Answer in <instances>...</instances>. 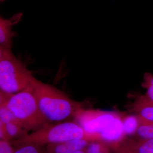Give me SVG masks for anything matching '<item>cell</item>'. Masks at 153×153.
Returning <instances> with one entry per match:
<instances>
[{
    "label": "cell",
    "instance_id": "obj_17",
    "mask_svg": "<svg viewBox=\"0 0 153 153\" xmlns=\"http://www.w3.org/2000/svg\"><path fill=\"white\" fill-rule=\"evenodd\" d=\"M16 149L12 142L0 140V153H14Z\"/></svg>",
    "mask_w": 153,
    "mask_h": 153
},
{
    "label": "cell",
    "instance_id": "obj_4",
    "mask_svg": "<svg viewBox=\"0 0 153 153\" xmlns=\"http://www.w3.org/2000/svg\"><path fill=\"white\" fill-rule=\"evenodd\" d=\"M7 105L29 131H36L49 123L39 109L31 82L20 92L11 94Z\"/></svg>",
    "mask_w": 153,
    "mask_h": 153
},
{
    "label": "cell",
    "instance_id": "obj_14",
    "mask_svg": "<svg viewBox=\"0 0 153 153\" xmlns=\"http://www.w3.org/2000/svg\"><path fill=\"white\" fill-rule=\"evenodd\" d=\"M8 100L5 99H0V120L5 124L8 123L16 118L12 111L7 105Z\"/></svg>",
    "mask_w": 153,
    "mask_h": 153
},
{
    "label": "cell",
    "instance_id": "obj_1",
    "mask_svg": "<svg viewBox=\"0 0 153 153\" xmlns=\"http://www.w3.org/2000/svg\"><path fill=\"white\" fill-rule=\"evenodd\" d=\"M31 83L39 109L49 123H58L75 118L83 109L81 103L72 100L53 85L35 77Z\"/></svg>",
    "mask_w": 153,
    "mask_h": 153
},
{
    "label": "cell",
    "instance_id": "obj_12",
    "mask_svg": "<svg viewBox=\"0 0 153 153\" xmlns=\"http://www.w3.org/2000/svg\"><path fill=\"white\" fill-rule=\"evenodd\" d=\"M14 153H48L46 146H40L36 144L27 143L15 146Z\"/></svg>",
    "mask_w": 153,
    "mask_h": 153
},
{
    "label": "cell",
    "instance_id": "obj_6",
    "mask_svg": "<svg viewBox=\"0 0 153 153\" xmlns=\"http://www.w3.org/2000/svg\"><path fill=\"white\" fill-rule=\"evenodd\" d=\"M117 153H153V138H123L115 144Z\"/></svg>",
    "mask_w": 153,
    "mask_h": 153
},
{
    "label": "cell",
    "instance_id": "obj_9",
    "mask_svg": "<svg viewBox=\"0 0 153 153\" xmlns=\"http://www.w3.org/2000/svg\"><path fill=\"white\" fill-rule=\"evenodd\" d=\"M12 19L0 17V47L12 49L13 33Z\"/></svg>",
    "mask_w": 153,
    "mask_h": 153
},
{
    "label": "cell",
    "instance_id": "obj_16",
    "mask_svg": "<svg viewBox=\"0 0 153 153\" xmlns=\"http://www.w3.org/2000/svg\"><path fill=\"white\" fill-rule=\"evenodd\" d=\"M87 153H110L109 150L103 142H93L86 148Z\"/></svg>",
    "mask_w": 153,
    "mask_h": 153
},
{
    "label": "cell",
    "instance_id": "obj_10",
    "mask_svg": "<svg viewBox=\"0 0 153 153\" xmlns=\"http://www.w3.org/2000/svg\"><path fill=\"white\" fill-rule=\"evenodd\" d=\"M5 125L12 141L21 139L29 134L27 129L16 119L5 124Z\"/></svg>",
    "mask_w": 153,
    "mask_h": 153
},
{
    "label": "cell",
    "instance_id": "obj_15",
    "mask_svg": "<svg viewBox=\"0 0 153 153\" xmlns=\"http://www.w3.org/2000/svg\"><path fill=\"white\" fill-rule=\"evenodd\" d=\"M142 86L147 90L146 93L144 95L145 97L153 102V74L148 72L145 73Z\"/></svg>",
    "mask_w": 153,
    "mask_h": 153
},
{
    "label": "cell",
    "instance_id": "obj_8",
    "mask_svg": "<svg viewBox=\"0 0 153 153\" xmlns=\"http://www.w3.org/2000/svg\"><path fill=\"white\" fill-rule=\"evenodd\" d=\"M140 121L153 122V102L144 95H141L136 100L132 105Z\"/></svg>",
    "mask_w": 153,
    "mask_h": 153
},
{
    "label": "cell",
    "instance_id": "obj_13",
    "mask_svg": "<svg viewBox=\"0 0 153 153\" xmlns=\"http://www.w3.org/2000/svg\"><path fill=\"white\" fill-rule=\"evenodd\" d=\"M135 135L137 138L148 139L153 138V122L140 121Z\"/></svg>",
    "mask_w": 153,
    "mask_h": 153
},
{
    "label": "cell",
    "instance_id": "obj_7",
    "mask_svg": "<svg viewBox=\"0 0 153 153\" xmlns=\"http://www.w3.org/2000/svg\"><path fill=\"white\" fill-rule=\"evenodd\" d=\"M89 141L85 140H73L46 146L48 153H72L87 147Z\"/></svg>",
    "mask_w": 153,
    "mask_h": 153
},
{
    "label": "cell",
    "instance_id": "obj_19",
    "mask_svg": "<svg viewBox=\"0 0 153 153\" xmlns=\"http://www.w3.org/2000/svg\"><path fill=\"white\" fill-rule=\"evenodd\" d=\"M86 148L82 149V150H80L76 151V152H74L72 153H87Z\"/></svg>",
    "mask_w": 153,
    "mask_h": 153
},
{
    "label": "cell",
    "instance_id": "obj_3",
    "mask_svg": "<svg viewBox=\"0 0 153 153\" xmlns=\"http://www.w3.org/2000/svg\"><path fill=\"white\" fill-rule=\"evenodd\" d=\"M32 71L12 49L0 47V90L15 94L24 90L34 78Z\"/></svg>",
    "mask_w": 153,
    "mask_h": 153
},
{
    "label": "cell",
    "instance_id": "obj_2",
    "mask_svg": "<svg viewBox=\"0 0 153 153\" xmlns=\"http://www.w3.org/2000/svg\"><path fill=\"white\" fill-rule=\"evenodd\" d=\"M79 139L88 141L99 140L96 135L86 131L77 123L69 120L47 124L25 137L12 143L15 146L27 143L45 146L49 144Z\"/></svg>",
    "mask_w": 153,
    "mask_h": 153
},
{
    "label": "cell",
    "instance_id": "obj_5",
    "mask_svg": "<svg viewBox=\"0 0 153 153\" xmlns=\"http://www.w3.org/2000/svg\"><path fill=\"white\" fill-rule=\"evenodd\" d=\"M120 115L114 112L99 110H80L76 116L77 123L86 131L96 135H100Z\"/></svg>",
    "mask_w": 153,
    "mask_h": 153
},
{
    "label": "cell",
    "instance_id": "obj_11",
    "mask_svg": "<svg viewBox=\"0 0 153 153\" xmlns=\"http://www.w3.org/2000/svg\"><path fill=\"white\" fill-rule=\"evenodd\" d=\"M124 131L126 136L135 134L140 125V120L136 115H122Z\"/></svg>",
    "mask_w": 153,
    "mask_h": 153
},
{
    "label": "cell",
    "instance_id": "obj_18",
    "mask_svg": "<svg viewBox=\"0 0 153 153\" xmlns=\"http://www.w3.org/2000/svg\"><path fill=\"white\" fill-rule=\"evenodd\" d=\"M0 140L12 141V139L6 128L5 124L1 120H0Z\"/></svg>",
    "mask_w": 153,
    "mask_h": 153
}]
</instances>
